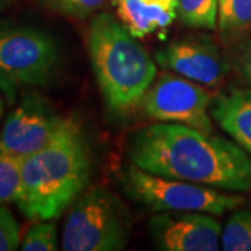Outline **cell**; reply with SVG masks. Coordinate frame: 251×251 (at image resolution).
I'll return each instance as SVG.
<instances>
[{
	"label": "cell",
	"mask_w": 251,
	"mask_h": 251,
	"mask_svg": "<svg viewBox=\"0 0 251 251\" xmlns=\"http://www.w3.org/2000/svg\"><path fill=\"white\" fill-rule=\"evenodd\" d=\"M127 158L143 171L227 190H251V158L239 144L179 123L145 126L127 140Z\"/></svg>",
	"instance_id": "1"
},
{
	"label": "cell",
	"mask_w": 251,
	"mask_h": 251,
	"mask_svg": "<svg viewBox=\"0 0 251 251\" xmlns=\"http://www.w3.org/2000/svg\"><path fill=\"white\" fill-rule=\"evenodd\" d=\"M90 143L78 122L67 117L62 130L41 151L23 159L20 211L31 221H53L88 186Z\"/></svg>",
	"instance_id": "2"
},
{
	"label": "cell",
	"mask_w": 251,
	"mask_h": 251,
	"mask_svg": "<svg viewBox=\"0 0 251 251\" xmlns=\"http://www.w3.org/2000/svg\"><path fill=\"white\" fill-rule=\"evenodd\" d=\"M87 46L109 108L123 113L141 103L155 81L156 64L125 24L108 13H99L91 20Z\"/></svg>",
	"instance_id": "3"
},
{
	"label": "cell",
	"mask_w": 251,
	"mask_h": 251,
	"mask_svg": "<svg viewBox=\"0 0 251 251\" xmlns=\"http://www.w3.org/2000/svg\"><path fill=\"white\" fill-rule=\"evenodd\" d=\"M60 63V48L39 28L0 21V92L14 103L23 91L45 87Z\"/></svg>",
	"instance_id": "4"
},
{
	"label": "cell",
	"mask_w": 251,
	"mask_h": 251,
	"mask_svg": "<svg viewBox=\"0 0 251 251\" xmlns=\"http://www.w3.org/2000/svg\"><path fill=\"white\" fill-rule=\"evenodd\" d=\"M131 236V215L123 201L105 187L81 194L70 206L62 236L66 251L125 250Z\"/></svg>",
	"instance_id": "5"
},
{
	"label": "cell",
	"mask_w": 251,
	"mask_h": 251,
	"mask_svg": "<svg viewBox=\"0 0 251 251\" xmlns=\"http://www.w3.org/2000/svg\"><path fill=\"white\" fill-rule=\"evenodd\" d=\"M120 181L128 198L155 212H205L224 215L244 205L246 198L222 190L143 171L135 165L126 169Z\"/></svg>",
	"instance_id": "6"
},
{
	"label": "cell",
	"mask_w": 251,
	"mask_h": 251,
	"mask_svg": "<svg viewBox=\"0 0 251 251\" xmlns=\"http://www.w3.org/2000/svg\"><path fill=\"white\" fill-rule=\"evenodd\" d=\"M212 95L201 84L175 74H162L141 99L144 113L156 122L179 123L214 133L209 115Z\"/></svg>",
	"instance_id": "7"
},
{
	"label": "cell",
	"mask_w": 251,
	"mask_h": 251,
	"mask_svg": "<svg viewBox=\"0 0 251 251\" xmlns=\"http://www.w3.org/2000/svg\"><path fill=\"white\" fill-rule=\"evenodd\" d=\"M67 117H62L48 99L28 91L10 112L0 133V152L27 158L41 151L62 130Z\"/></svg>",
	"instance_id": "8"
},
{
	"label": "cell",
	"mask_w": 251,
	"mask_h": 251,
	"mask_svg": "<svg viewBox=\"0 0 251 251\" xmlns=\"http://www.w3.org/2000/svg\"><path fill=\"white\" fill-rule=\"evenodd\" d=\"M163 69L204 87L222 82L229 70L219 46L209 35H190L171 42L155 53Z\"/></svg>",
	"instance_id": "9"
},
{
	"label": "cell",
	"mask_w": 251,
	"mask_h": 251,
	"mask_svg": "<svg viewBox=\"0 0 251 251\" xmlns=\"http://www.w3.org/2000/svg\"><path fill=\"white\" fill-rule=\"evenodd\" d=\"M150 230L159 250L218 251L222 225L205 212H159Z\"/></svg>",
	"instance_id": "10"
},
{
	"label": "cell",
	"mask_w": 251,
	"mask_h": 251,
	"mask_svg": "<svg viewBox=\"0 0 251 251\" xmlns=\"http://www.w3.org/2000/svg\"><path fill=\"white\" fill-rule=\"evenodd\" d=\"M209 115L251 155V90L229 87L212 98Z\"/></svg>",
	"instance_id": "11"
},
{
	"label": "cell",
	"mask_w": 251,
	"mask_h": 251,
	"mask_svg": "<svg viewBox=\"0 0 251 251\" xmlns=\"http://www.w3.org/2000/svg\"><path fill=\"white\" fill-rule=\"evenodd\" d=\"M119 20L135 38H144L172 25L177 10L150 6L141 0H112Z\"/></svg>",
	"instance_id": "12"
},
{
	"label": "cell",
	"mask_w": 251,
	"mask_h": 251,
	"mask_svg": "<svg viewBox=\"0 0 251 251\" xmlns=\"http://www.w3.org/2000/svg\"><path fill=\"white\" fill-rule=\"evenodd\" d=\"M218 28L225 44L243 41L251 32V0H218Z\"/></svg>",
	"instance_id": "13"
},
{
	"label": "cell",
	"mask_w": 251,
	"mask_h": 251,
	"mask_svg": "<svg viewBox=\"0 0 251 251\" xmlns=\"http://www.w3.org/2000/svg\"><path fill=\"white\" fill-rule=\"evenodd\" d=\"M225 251H251V208H237L221 236Z\"/></svg>",
	"instance_id": "14"
},
{
	"label": "cell",
	"mask_w": 251,
	"mask_h": 251,
	"mask_svg": "<svg viewBox=\"0 0 251 251\" xmlns=\"http://www.w3.org/2000/svg\"><path fill=\"white\" fill-rule=\"evenodd\" d=\"M177 16L183 25L215 29L218 27V0H177Z\"/></svg>",
	"instance_id": "15"
},
{
	"label": "cell",
	"mask_w": 251,
	"mask_h": 251,
	"mask_svg": "<svg viewBox=\"0 0 251 251\" xmlns=\"http://www.w3.org/2000/svg\"><path fill=\"white\" fill-rule=\"evenodd\" d=\"M23 197V159L0 152V205Z\"/></svg>",
	"instance_id": "16"
},
{
	"label": "cell",
	"mask_w": 251,
	"mask_h": 251,
	"mask_svg": "<svg viewBox=\"0 0 251 251\" xmlns=\"http://www.w3.org/2000/svg\"><path fill=\"white\" fill-rule=\"evenodd\" d=\"M59 249V236L52 221H39L32 225L21 243L23 251H54Z\"/></svg>",
	"instance_id": "17"
},
{
	"label": "cell",
	"mask_w": 251,
	"mask_h": 251,
	"mask_svg": "<svg viewBox=\"0 0 251 251\" xmlns=\"http://www.w3.org/2000/svg\"><path fill=\"white\" fill-rule=\"evenodd\" d=\"M42 7L74 18H87L98 11L106 0H35Z\"/></svg>",
	"instance_id": "18"
},
{
	"label": "cell",
	"mask_w": 251,
	"mask_h": 251,
	"mask_svg": "<svg viewBox=\"0 0 251 251\" xmlns=\"http://www.w3.org/2000/svg\"><path fill=\"white\" fill-rule=\"evenodd\" d=\"M20 242V225L9 208L0 205V251L17 250Z\"/></svg>",
	"instance_id": "19"
},
{
	"label": "cell",
	"mask_w": 251,
	"mask_h": 251,
	"mask_svg": "<svg viewBox=\"0 0 251 251\" xmlns=\"http://www.w3.org/2000/svg\"><path fill=\"white\" fill-rule=\"evenodd\" d=\"M237 67H239V72L243 75V78L249 84H251V41H247L242 46Z\"/></svg>",
	"instance_id": "20"
},
{
	"label": "cell",
	"mask_w": 251,
	"mask_h": 251,
	"mask_svg": "<svg viewBox=\"0 0 251 251\" xmlns=\"http://www.w3.org/2000/svg\"><path fill=\"white\" fill-rule=\"evenodd\" d=\"M145 4H150V6H159L166 10H177V4L179 1L177 0H141Z\"/></svg>",
	"instance_id": "21"
},
{
	"label": "cell",
	"mask_w": 251,
	"mask_h": 251,
	"mask_svg": "<svg viewBox=\"0 0 251 251\" xmlns=\"http://www.w3.org/2000/svg\"><path fill=\"white\" fill-rule=\"evenodd\" d=\"M3 110H4V103H3V99L0 97V119L3 116Z\"/></svg>",
	"instance_id": "22"
},
{
	"label": "cell",
	"mask_w": 251,
	"mask_h": 251,
	"mask_svg": "<svg viewBox=\"0 0 251 251\" xmlns=\"http://www.w3.org/2000/svg\"><path fill=\"white\" fill-rule=\"evenodd\" d=\"M1 1H3V0H0V3H1Z\"/></svg>",
	"instance_id": "23"
}]
</instances>
